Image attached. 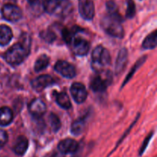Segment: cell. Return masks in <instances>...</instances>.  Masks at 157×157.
Wrapping results in <instances>:
<instances>
[{
  "label": "cell",
  "instance_id": "6da1fadb",
  "mask_svg": "<svg viewBox=\"0 0 157 157\" xmlns=\"http://www.w3.org/2000/svg\"><path fill=\"white\" fill-rule=\"evenodd\" d=\"M21 40L13 45L5 55V58L9 64L17 66L22 62L28 56L30 51L31 41L29 35L21 36Z\"/></svg>",
  "mask_w": 157,
  "mask_h": 157
},
{
  "label": "cell",
  "instance_id": "7a4b0ae2",
  "mask_svg": "<svg viewBox=\"0 0 157 157\" xmlns=\"http://www.w3.org/2000/svg\"><path fill=\"white\" fill-rule=\"evenodd\" d=\"M123 19L119 12L108 13L102 20V26L107 34L117 38H123L124 35V28L121 22Z\"/></svg>",
  "mask_w": 157,
  "mask_h": 157
},
{
  "label": "cell",
  "instance_id": "3957f363",
  "mask_svg": "<svg viewBox=\"0 0 157 157\" xmlns=\"http://www.w3.org/2000/svg\"><path fill=\"white\" fill-rule=\"evenodd\" d=\"M110 55L108 50L102 46H98L92 52V67L97 72L104 70V68L110 65Z\"/></svg>",
  "mask_w": 157,
  "mask_h": 157
},
{
  "label": "cell",
  "instance_id": "277c9868",
  "mask_svg": "<svg viewBox=\"0 0 157 157\" xmlns=\"http://www.w3.org/2000/svg\"><path fill=\"white\" fill-rule=\"evenodd\" d=\"M43 7L49 14L61 13L67 10L68 0H43Z\"/></svg>",
  "mask_w": 157,
  "mask_h": 157
},
{
  "label": "cell",
  "instance_id": "5b68a950",
  "mask_svg": "<svg viewBox=\"0 0 157 157\" xmlns=\"http://www.w3.org/2000/svg\"><path fill=\"white\" fill-rule=\"evenodd\" d=\"M2 15L6 20L12 22L18 21L22 17V12L18 6L12 4H6L2 8Z\"/></svg>",
  "mask_w": 157,
  "mask_h": 157
},
{
  "label": "cell",
  "instance_id": "8992f818",
  "mask_svg": "<svg viewBox=\"0 0 157 157\" xmlns=\"http://www.w3.org/2000/svg\"><path fill=\"white\" fill-rule=\"evenodd\" d=\"M69 45L71 46V49L74 53L79 56L87 55L89 52V49H90L89 42L85 38L80 36H76V35L73 37Z\"/></svg>",
  "mask_w": 157,
  "mask_h": 157
},
{
  "label": "cell",
  "instance_id": "52a82bcc",
  "mask_svg": "<svg viewBox=\"0 0 157 157\" xmlns=\"http://www.w3.org/2000/svg\"><path fill=\"white\" fill-rule=\"evenodd\" d=\"M55 69L62 76L67 78H72L76 75V69L73 65L63 60H59L55 66Z\"/></svg>",
  "mask_w": 157,
  "mask_h": 157
},
{
  "label": "cell",
  "instance_id": "ba28073f",
  "mask_svg": "<svg viewBox=\"0 0 157 157\" xmlns=\"http://www.w3.org/2000/svg\"><path fill=\"white\" fill-rule=\"evenodd\" d=\"M79 1V12L83 18L91 20L94 16L95 8L92 0H78Z\"/></svg>",
  "mask_w": 157,
  "mask_h": 157
},
{
  "label": "cell",
  "instance_id": "9c48e42d",
  "mask_svg": "<svg viewBox=\"0 0 157 157\" xmlns=\"http://www.w3.org/2000/svg\"><path fill=\"white\" fill-rule=\"evenodd\" d=\"M71 94L77 103H84L87 97V92L85 86L80 83H75L71 87Z\"/></svg>",
  "mask_w": 157,
  "mask_h": 157
},
{
  "label": "cell",
  "instance_id": "30bf717a",
  "mask_svg": "<svg viewBox=\"0 0 157 157\" xmlns=\"http://www.w3.org/2000/svg\"><path fill=\"white\" fill-rule=\"evenodd\" d=\"M55 83L53 78L48 75H41L32 81V87L37 92H41L43 89L50 86Z\"/></svg>",
  "mask_w": 157,
  "mask_h": 157
},
{
  "label": "cell",
  "instance_id": "8fae6325",
  "mask_svg": "<svg viewBox=\"0 0 157 157\" xmlns=\"http://www.w3.org/2000/svg\"><path fill=\"white\" fill-rule=\"evenodd\" d=\"M29 112L35 117H41L46 112V106L40 99L32 100L28 106Z\"/></svg>",
  "mask_w": 157,
  "mask_h": 157
},
{
  "label": "cell",
  "instance_id": "7c38bea8",
  "mask_svg": "<svg viewBox=\"0 0 157 157\" xmlns=\"http://www.w3.org/2000/svg\"><path fill=\"white\" fill-rule=\"evenodd\" d=\"M111 76L107 77L106 78H103L101 75H97L93 79L91 80L90 83V87L93 89L94 92H104L107 89V86L110 84V80H111Z\"/></svg>",
  "mask_w": 157,
  "mask_h": 157
},
{
  "label": "cell",
  "instance_id": "4fadbf2b",
  "mask_svg": "<svg viewBox=\"0 0 157 157\" xmlns=\"http://www.w3.org/2000/svg\"><path fill=\"white\" fill-rule=\"evenodd\" d=\"M58 149L62 154L75 153L78 149V143L75 139H66L58 143Z\"/></svg>",
  "mask_w": 157,
  "mask_h": 157
},
{
  "label": "cell",
  "instance_id": "5bb4252c",
  "mask_svg": "<svg viewBox=\"0 0 157 157\" xmlns=\"http://www.w3.org/2000/svg\"><path fill=\"white\" fill-rule=\"evenodd\" d=\"M29 147V140L24 135H20L15 140L13 145V151L18 155H24Z\"/></svg>",
  "mask_w": 157,
  "mask_h": 157
},
{
  "label": "cell",
  "instance_id": "9a60e30c",
  "mask_svg": "<svg viewBox=\"0 0 157 157\" xmlns=\"http://www.w3.org/2000/svg\"><path fill=\"white\" fill-rule=\"evenodd\" d=\"M13 120V112L10 108L3 106L0 108V126H6Z\"/></svg>",
  "mask_w": 157,
  "mask_h": 157
},
{
  "label": "cell",
  "instance_id": "2e32d148",
  "mask_svg": "<svg viewBox=\"0 0 157 157\" xmlns=\"http://www.w3.org/2000/svg\"><path fill=\"white\" fill-rule=\"evenodd\" d=\"M127 57H128L127 50L125 48H124L119 52L117 58L116 66H115V72H116V73L118 74L124 70L125 66L127 63Z\"/></svg>",
  "mask_w": 157,
  "mask_h": 157
},
{
  "label": "cell",
  "instance_id": "e0dca14e",
  "mask_svg": "<svg viewBox=\"0 0 157 157\" xmlns=\"http://www.w3.org/2000/svg\"><path fill=\"white\" fill-rule=\"evenodd\" d=\"M12 31L11 28H9L6 25L0 26V46H6L9 43V42L12 38Z\"/></svg>",
  "mask_w": 157,
  "mask_h": 157
},
{
  "label": "cell",
  "instance_id": "ac0fdd59",
  "mask_svg": "<svg viewBox=\"0 0 157 157\" xmlns=\"http://www.w3.org/2000/svg\"><path fill=\"white\" fill-rule=\"evenodd\" d=\"M55 99H56V102L58 106H61L62 109H68L71 107L70 98L66 92H61L59 93H56Z\"/></svg>",
  "mask_w": 157,
  "mask_h": 157
},
{
  "label": "cell",
  "instance_id": "d6986e66",
  "mask_svg": "<svg viewBox=\"0 0 157 157\" xmlns=\"http://www.w3.org/2000/svg\"><path fill=\"white\" fill-rule=\"evenodd\" d=\"M49 62H50V58L48 55H41V56L37 58L35 66H34V69L35 72H40V71L44 70L49 65Z\"/></svg>",
  "mask_w": 157,
  "mask_h": 157
},
{
  "label": "cell",
  "instance_id": "ffe728a7",
  "mask_svg": "<svg viewBox=\"0 0 157 157\" xmlns=\"http://www.w3.org/2000/svg\"><path fill=\"white\" fill-rule=\"evenodd\" d=\"M84 126H85V121L84 119H78L72 123L71 126V132L75 135H80L84 131Z\"/></svg>",
  "mask_w": 157,
  "mask_h": 157
},
{
  "label": "cell",
  "instance_id": "44dd1931",
  "mask_svg": "<svg viewBox=\"0 0 157 157\" xmlns=\"http://www.w3.org/2000/svg\"><path fill=\"white\" fill-rule=\"evenodd\" d=\"M143 48L146 49H155L156 46V31H154L144 39Z\"/></svg>",
  "mask_w": 157,
  "mask_h": 157
},
{
  "label": "cell",
  "instance_id": "7402d4cb",
  "mask_svg": "<svg viewBox=\"0 0 157 157\" xmlns=\"http://www.w3.org/2000/svg\"><path fill=\"white\" fill-rule=\"evenodd\" d=\"M49 121H50L51 126L54 132H58L61 128V122H60L59 118L55 114L52 113L49 116Z\"/></svg>",
  "mask_w": 157,
  "mask_h": 157
},
{
  "label": "cell",
  "instance_id": "603a6c76",
  "mask_svg": "<svg viewBox=\"0 0 157 157\" xmlns=\"http://www.w3.org/2000/svg\"><path fill=\"white\" fill-rule=\"evenodd\" d=\"M136 13V6H135L134 2L133 0H129L127 2V12H126V15L127 18H133Z\"/></svg>",
  "mask_w": 157,
  "mask_h": 157
},
{
  "label": "cell",
  "instance_id": "cb8c5ba5",
  "mask_svg": "<svg viewBox=\"0 0 157 157\" xmlns=\"http://www.w3.org/2000/svg\"><path fill=\"white\" fill-rule=\"evenodd\" d=\"M40 36L44 38L48 42H52L55 41V39L56 38L55 34L51 31H43L41 33H40Z\"/></svg>",
  "mask_w": 157,
  "mask_h": 157
},
{
  "label": "cell",
  "instance_id": "d4e9b609",
  "mask_svg": "<svg viewBox=\"0 0 157 157\" xmlns=\"http://www.w3.org/2000/svg\"><path fill=\"white\" fill-rule=\"evenodd\" d=\"M144 58H146V57H145V58H144H144H141V59H140L139 61H138L136 63V65H135V66H133V69H132V70L130 71V73H129L128 76H127V77H126V79H125V81H124V85H123V86H124V85H125V83H127V82L129 81V79H130V77H131L132 75H133V73H134V72H135V71L136 70V69H137V68H138V66H140L141 64H142L143 62H144Z\"/></svg>",
  "mask_w": 157,
  "mask_h": 157
},
{
  "label": "cell",
  "instance_id": "484cf974",
  "mask_svg": "<svg viewBox=\"0 0 157 157\" xmlns=\"http://www.w3.org/2000/svg\"><path fill=\"white\" fill-rule=\"evenodd\" d=\"M8 141V135L6 131L0 129V149L6 144Z\"/></svg>",
  "mask_w": 157,
  "mask_h": 157
},
{
  "label": "cell",
  "instance_id": "4316f807",
  "mask_svg": "<svg viewBox=\"0 0 157 157\" xmlns=\"http://www.w3.org/2000/svg\"><path fill=\"white\" fill-rule=\"evenodd\" d=\"M152 135H153V134L151 133V135H149V136L147 137V139H146L145 141H144V145H143L142 148H141V150H140V154H142V153H143V152H144V151L145 150L146 147H147V144H148L149 141H150V137H152Z\"/></svg>",
  "mask_w": 157,
  "mask_h": 157
},
{
  "label": "cell",
  "instance_id": "83f0119b",
  "mask_svg": "<svg viewBox=\"0 0 157 157\" xmlns=\"http://www.w3.org/2000/svg\"><path fill=\"white\" fill-rule=\"evenodd\" d=\"M50 157H64V156L63 155L62 153H61V152H55V153H54L53 155H51Z\"/></svg>",
  "mask_w": 157,
  "mask_h": 157
},
{
  "label": "cell",
  "instance_id": "f1b7e54d",
  "mask_svg": "<svg viewBox=\"0 0 157 157\" xmlns=\"http://www.w3.org/2000/svg\"><path fill=\"white\" fill-rule=\"evenodd\" d=\"M38 0H28V2H29V4L31 5H35L38 2Z\"/></svg>",
  "mask_w": 157,
  "mask_h": 157
}]
</instances>
